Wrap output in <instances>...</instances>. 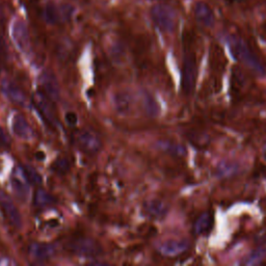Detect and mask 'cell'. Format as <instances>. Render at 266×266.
<instances>
[{"label": "cell", "mask_w": 266, "mask_h": 266, "mask_svg": "<svg viewBox=\"0 0 266 266\" xmlns=\"http://www.w3.org/2000/svg\"><path fill=\"white\" fill-rule=\"evenodd\" d=\"M14 133L22 138V139H31L34 135V131L29 125V123L26 121L24 115L22 114H15L13 119V125H12Z\"/></svg>", "instance_id": "15"}, {"label": "cell", "mask_w": 266, "mask_h": 266, "mask_svg": "<svg viewBox=\"0 0 266 266\" xmlns=\"http://www.w3.org/2000/svg\"><path fill=\"white\" fill-rule=\"evenodd\" d=\"M44 156H45V154H44L43 152H39V153H37V157H38V159H40V160H42V159L44 158Z\"/></svg>", "instance_id": "29"}, {"label": "cell", "mask_w": 266, "mask_h": 266, "mask_svg": "<svg viewBox=\"0 0 266 266\" xmlns=\"http://www.w3.org/2000/svg\"><path fill=\"white\" fill-rule=\"evenodd\" d=\"M188 249L186 240H166L159 247V252L166 257H176L183 254Z\"/></svg>", "instance_id": "14"}, {"label": "cell", "mask_w": 266, "mask_h": 266, "mask_svg": "<svg viewBox=\"0 0 266 266\" xmlns=\"http://www.w3.org/2000/svg\"><path fill=\"white\" fill-rule=\"evenodd\" d=\"M143 210L144 212L153 217V219H162L166 215L168 208L164 202H162L161 200H157V199H153V200H149L144 202L143 204Z\"/></svg>", "instance_id": "16"}, {"label": "cell", "mask_w": 266, "mask_h": 266, "mask_svg": "<svg viewBox=\"0 0 266 266\" xmlns=\"http://www.w3.org/2000/svg\"><path fill=\"white\" fill-rule=\"evenodd\" d=\"M70 17V10L58 9L53 6H48L45 9V19L51 24L61 23Z\"/></svg>", "instance_id": "18"}, {"label": "cell", "mask_w": 266, "mask_h": 266, "mask_svg": "<svg viewBox=\"0 0 266 266\" xmlns=\"http://www.w3.org/2000/svg\"><path fill=\"white\" fill-rule=\"evenodd\" d=\"M22 172H23L24 178L26 179V181L29 184H32V185H41L42 184V182H43L42 176L32 165H24L22 167Z\"/></svg>", "instance_id": "22"}, {"label": "cell", "mask_w": 266, "mask_h": 266, "mask_svg": "<svg viewBox=\"0 0 266 266\" xmlns=\"http://www.w3.org/2000/svg\"><path fill=\"white\" fill-rule=\"evenodd\" d=\"M28 253L39 261H46L55 255V247L51 244L32 243L28 247Z\"/></svg>", "instance_id": "12"}, {"label": "cell", "mask_w": 266, "mask_h": 266, "mask_svg": "<svg viewBox=\"0 0 266 266\" xmlns=\"http://www.w3.org/2000/svg\"><path fill=\"white\" fill-rule=\"evenodd\" d=\"M71 168L70 161L66 157H58L52 164V170L57 175H66Z\"/></svg>", "instance_id": "24"}, {"label": "cell", "mask_w": 266, "mask_h": 266, "mask_svg": "<svg viewBox=\"0 0 266 266\" xmlns=\"http://www.w3.org/2000/svg\"><path fill=\"white\" fill-rule=\"evenodd\" d=\"M214 225V217L211 212H204L201 214L195 224V233L198 235L208 234Z\"/></svg>", "instance_id": "17"}, {"label": "cell", "mask_w": 266, "mask_h": 266, "mask_svg": "<svg viewBox=\"0 0 266 266\" xmlns=\"http://www.w3.org/2000/svg\"><path fill=\"white\" fill-rule=\"evenodd\" d=\"M56 203L55 198L45 189L39 188L36 190L34 196V204L39 208H45V207L52 206Z\"/></svg>", "instance_id": "20"}, {"label": "cell", "mask_w": 266, "mask_h": 266, "mask_svg": "<svg viewBox=\"0 0 266 266\" xmlns=\"http://www.w3.org/2000/svg\"><path fill=\"white\" fill-rule=\"evenodd\" d=\"M228 44L230 50L236 60L241 62L248 68H250L256 74L262 76L265 74V69L258 58V56L253 52L250 46L240 38L231 36L228 39Z\"/></svg>", "instance_id": "1"}, {"label": "cell", "mask_w": 266, "mask_h": 266, "mask_svg": "<svg viewBox=\"0 0 266 266\" xmlns=\"http://www.w3.org/2000/svg\"><path fill=\"white\" fill-rule=\"evenodd\" d=\"M195 17L197 21L205 27H212L215 23V17L213 11L208 5L204 3H198L195 6Z\"/></svg>", "instance_id": "13"}, {"label": "cell", "mask_w": 266, "mask_h": 266, "mask_svg": "<svg viewBox=\"0 0 266 266\" xmlns=\"http://www.w3.org/2000/svg\"><path fill=\"white\" fill-rule=\"evenodd\" d=\"M198 77L197 56L194 51L185 50L183 69L181 77V86L185 95H190L195 91Z\"/></svg>", "instance_id": "2"}, {"label": "cell", "mask_w": 266, "mask_h": 266, "mask_svg": "<svg viewBox=\"0 0 266 266\" xmlns=\"http://www.w3.org/2000/svg\"><path fill=\"white\" fill-rule=\"evenodd\" d=\"M264 256V251L263 250H257L255 252H253L244 262V264L247 265H254V264H258L260 262V260L263 258Z\"/></svg>", "instance_id": "26"}, {"label": "cell", "mask_w": 266, "mask_h": 266, "mask_svg": "<svg viewBox=\"0 0 266 266\" xmlns=\"http://www.w3.org/2000/svg\"><path fill=\"white\" fill-rule=\"evenodd\" d=\"M151 18L156 27L162 33L170 34L176 27V13L164 5H156L151 9Z\"/></svg>", "instance_id": "4"}, {"label": "cell", "mask_w": 266, "mask_h": 266, "mask_svg": "<svg viewBox=\"0 0 266 266\" xmlns=\"http://www.w3.org/2000/svg\"><path fill=\"white\" fill-rule=\"evenodd\" d=\"M245 85V78L243 73L237 69L234 68V70H232V78H231V88H232V93L234 95L238 94L241 88Z\"/></svg>", "instance_id": "23"}, {"label": "cell", "mask_w": 266, "mask_h": 266, "mask_svg": "<svg viewBox=\"0 0 266 266\" xmlns=\"http://www.w3.org/2000/svg\"><path fill=\"white\" fill-rule=\"evenodd\" d=\"M74 140L79 149L88 155H96L102 148L99 137L88 130L77 131L74 135Z\"/></svg>", "instance_id": "5"}, {"label": "cell", "mask_w": 266, "mask_h": 266, "mask_svg": "<svg viewBox=\"0 0 266 266\" xmlns=\"http://www.w3.org/2000/svg\"><path fill=\"white\" fill-rule=\"evenodd\" d=\"M142 105L146 113L151 117L157 116L160 111L157 101L150 93L148 92H143L142 94Z\"/></svg>", "instance_id": "21"}, {"label": "cell", "mask_w": 266, "mask_h": 266, "mask_svg": "<svg viewBox=\"0 0 266 266\" xmlns=\"http://www.w3.org/2000/svg\"><path fill=\"white\" fill-rule=\"evenodd\" d=\"M40 84L43 93L52 100L57 102L61 99V87L55 74L51 70H45L40 76Z\"/></svg>", "instance_id": "7"}, {"label": "cell", "mask_w": 266, "mask_h": 266, "mask_svg": "<svg viewBox=\"0 0 266 266\" xmlns=\"http://www.w3.org/2000/svg\"><path fill=\"white\" fill-rule=\"evenodd\" d=\"M113 107L121 115H127L131 112L133 107V96L129 92H116L112 98Z\"/></svg>", "instance_id": "11"}, {"label": "cell", "mask_w": 266, "mask_h": 266, "mask_svg": "<svg viewBox=\"0 0 266 266\" xmlns=\"http://www.w3.org/2000/svg\"><path fill=\"white\" fill-rule=\"evenodd\" d=\"M12 38L19 51L27 53L31 49V38H29L28 28L22 20H16L13 23Z\"/></svg>", "instance_id": "8"}, {"label": "cell", "mask_w": 266, "mask_h": 266, "mask_svg": "<svg viewBox=\"0 0 266 266\" xmlns=\"http://www.w3.org/2000/svg\"><path fill=\"white\" fill-rule=\"evenodd\" d=\"M158 147L160 150H162L163 152H165L172 156L181 157L186 154V150L183 146H181L179 143H176V142L168 141V140H160L158 142Z\"/></svg>", "instance_id": "19"}, {"label": "cell", "mask_w": 266, "mask_h": 266, "mask_svg": "<svg viewBox=\"0 0 266 266\" xmlns=\"http://www.w3.org/2000/svg\"><path fill=\"white\" fill-rule=\"evenodd\" d=\"M11 143L12 140L10 135L2 127H0V146L4 148H9L11 147Z\"/></svg>", "instance_id": "27"}, {"label": "cell", "mask_w": 266, "mask_h": 266, "mask_svg": "<svg viewBox=\"0 0 266 266\" xmlns=\"http://www.w3.org/2000/svg\"><path fill=\"white\" fill-rule=\"evenodd\" d=\"M66 121L70 126H75L78 123V116L75 112L69 111L66 113Z\"/></svg>", "instance_id": "28"}, {"label": "cell", "mask_w": 266, "mask_h": 266, "mask_svg": "<svg viewBox=\"0 0 266 266\" xmlns=\"http://www.w3.org/2000/svg\"><path fill=\"white\" fill-rule=\"evenodd\" d=\"M0 208H2L7 220L14 228L20 229L22 227V216L17 206L11 196L3 190H0Z\"/></svg>", "instance_id": "6"}, {"label": "cell", "mask_w": 266, "mask_h": 266, "mask_svg": "<svg viewBox=\"0 0 266 266\" xmlns=\"http://www.w3.org/2000/svg\"><path fill=\"white\" fill-rule=\"evenodd\" d=\"M67 249L74 255L86 258H95L103 253L102 246L90 237H79L70 240L67 245Z\"/></svg>", "instance_id": "3"}, {"label": "cell", "mask_w": 266, "mask_h": 266, "mask_svg": "<svg viewBox=\"0 0 266 266\" xmlns=\"http://www.w3.org/2000/svg\"><path fill=\"white\" fill-rule=\"evenodd\" d=\"M52 100L48 98L43 92H37L33 97V102L38 108L41 115L44 117L45 121L54 126L57 124L56 116L54 113V108L52 105Z\"/></svg>", "instance_id": "9"}, {"label": "cell", "mask_w": 266, "mask_h": 266, "mask_svg": "<svg viewBox=\"0 0 266 266\" xmlns=\"http://www.w3.org/2000/svg\"><path fill=\"white\" fill-rule=\"evenodd\" d=\"M12 186L20 199H23V200L27 199L28 194H29V186L26 183H24L20 179L14 177V178L12 179Z\"/></svg>", "instance_id": "25"}, {"label": "cell", "mask_w": 266, "mask_h": 266, "mask_svg": "<svg viewBox=\"0 0 266 266\" xmlns=\"http://www.w3.org/2000/svg\"><path fill=\"white\" fill-rule=\"evenodd\" d=\"M2 91L3 94L13 103L24 106L26 103V96L23 93V91L20 88L19 85H17L15 82L9 79H5L2 82Z\"/></svg>", "instance_id": "10"}]
</instances>
